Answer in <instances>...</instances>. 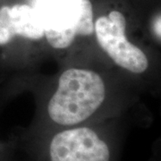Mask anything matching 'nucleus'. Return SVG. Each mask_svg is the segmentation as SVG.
Instances as JSON below:
<instances>
[{
	"label": "nucleus",
	"instance_id": "1",
	"mask_svg": "<svg viewBox=\"0 0 161 161\" xmlns=\"http://www.w3.org/2000/svg\"><path fill=\"white\" fill-rule=\"evenodd\" d=\"M105 98L106 85L98 73L70 68L59 77L58 88L47 104V114L58 125H77L89 119Z\"/></svg>",
	"mask_w": 161,
	"mask_h": 161
},
{
	"label": "nucleus",
	"instance_id": "2",
	"mask_svg": "<svg viewBox=\"0 0 161 161\" xmlns=\"http://www.w3.org/2000/svg\"><path fill=\"white\" fill-rule=\"evenodd\" d=\"M34 8L43 24L44 37L54 48H66L77 36L94 32L90 0H36Z\"/></svg>",
	"mask_w": 161,
	"mask_h": 161
},
{
	"label": "nucleus",
	"instance_id": "3",
	"mask_svg": "<svg viewBox=\"0 0 161 161\" xmlns=\"http://www.w3.org/2000/svg\"><path fill=\"white\" fill-rule=\"evenodd\" d=\"M126 20L119 11H112L94 23V32L99 47L118 66L132 74H142L149 59L140 47L127 40Z\"/></svg>",
	"mask_w": 161,
	"mask_h": 161
},
{
	"label": "nucleus",
	"instance_id": "4",
	"mask_svg": "<svg viewBox=\"0 0 161 161\" xmlns=\"http://www.w3.org/2000/svg\"><path fill=\"white\" fill-rule=\"evenodd\" d=\"M50 161H110L107 142L89 127L57 133L49 145Z\"/></svg>",
	"mask_w": 161,
	"mask_h": 161
},
{
	"label": "nucleus",
	"instance_id": "5",
	"mask_svg": "<svg viewBox=\"0 0 161 161\" xmlns=\"http://www.w3.org/2000/svg\"><path fill=\"white\" fill-rule=\"evenodd\" d=\"M40 40L44 27L34 7L28 5L5 6L0 8V47L9 44L15 37Z\"/></svg>",
	"mask_w": 161,
	"mask_h": 161
},
{
	"label": "nucleus",
	"instance_id": "6",
	"mask_svg": "<svg viewBox=\"0 0 161 161\" xmlns=\"http://www.w3.org/2000/svg\"><path fill=\"white\" fill-rule=\"evenodd\" d=\"M160 15H158V17L157 18V21H156L155 25H154V30H155L156 36L158 38V40H160L161 37V30H160Z\"/></svg>",
	"mask_w": 161,
	"mask_h": 161
}]
</instances>
